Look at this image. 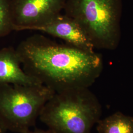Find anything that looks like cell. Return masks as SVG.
Returning <instances> with one entry per match:
<instances>
[{"instance_id": "6da1fadb", "label": "cell", "mask_w": 133, "mask_h": 133, "mask_svg": "<svg viewBox=\"0 0 133 133\" xmlns=\"http://www.w3.org/2000/svg\"><path fill=\"white\" fill-rule=\"evenodd\" d=\"M16 50L25 72L55 92L88 88L103 68L102 56L95 51L60 44L42 35L25 39Z\"/></svg>"}, {"instance_id": "7a4b0ae2", "label": "cell", "mask_w": 133, "mask_h": 133, "mask_svg": "<svg viewBox=\"0 0 133 133\" xmlns=\"http://www.w3.org/2000/svg\"><path fill=\"white\" fill-rule=\"evenodd\" d=\"M64 10L80 26L95 48L114 50L118 47L122 0H66Z\"/></svg>"}, {"instance_id": "3957f363", "label": "cell", "mask_w": 133, "mask_h": 133, "mask_svg": "<svg viewBox=\"0 0 133 133\" xmlns=\"http://www.w3.org/2000/svg\"><path fill=\"white\" fill-rule=\"evenodd\" d=\"M98 109L88 88L55 92L44 105L39 118L56 133H90Z\"/></svg>"}, {"instance_id": "277c9868", "label": "cell", "mask_w": 133, "mask_h": 133, "mask_svg": "<svg viewBox=\"0 0 133 133\" xmlns=\"http://www.w3.org/2000/svg\"><path fill=\"white\" fill-rule=\"evenodd\" d=\"M54 93L43 84H0V118L8 131L16 133L29 131Z\"/></svg>"}, {"instance_id": "5b68a950", "label": "cell", "mask_w": 133, "mask_h": 133, "mask_svg": "<svg viewBox=\"0 0 133 133\" xmlns=\"http://www.w3.org/2000/svg\"><path fill=\"white\" fill-rule=\"evenodd\" d=\"M66 0H11L14 31L30 30L64 10Z\"/></svg>"}, {"instance_id": "8992f818", "label": "cell", "mask_w": 133, "mask_h": 133, "mask_svg": "<svg viewBox=\"0 0 133 133\" xmlns=\"http://www.w3.org/2000/svg\"><path fill=\"white\" fill-rule=\"evenodd\" d=\"M35 30L64 41L67 44L82 50L94 52L90 39L76 21L65 14H58L44 24L34 27Z\"/></svg>"}, {"instance_id": "52a82bcc", "label": "cell", "mask_w": 133, "mask_h": 133, "mask_svg": "<svg viewBox=\"0 0 133 133\" xmlns=\"http://www.w3.org/2000/svg\"><path fill=\"white\" fill-rule=\"evenodd\" d=\"M21 65V61L16 49L12 47L0 49V84H42L38 79L26 73Z\"/></svg>"}, {"instance_id": "ba28073f", "label": "cell", "mask_w": 133, "mask_h": 133, "mask_svg": "<svg viewBox=\"0 0 133 133\" xmlns=\"http://www.w3.org/2000/svg\"><path fill=\"white\" fill-rule=\"evenodd\" d=\"M97 130L99 133H133V117L115 113L99 121Z\"/></svg>"}, {"instance_id": "9c48e42d", "label": "cell", "mask_w": 133, "mask_h": 133, "mask_svg": "<svg viewBox=\"0 0 133 133\" xmlns=\"http://www.w3.org/2000/svg\"><path fill=\"white\" fill-rule=\"evenodd\" d=\"M14 31L11 0H0V38Z\"/></svg>"}, {"instance_id": "30bf717a", "label": "cell", "mask_w": 133, "mask_h": 133, "mask_svg": "<svg viewBox=\"0 0 133 133\" xmlns=\"http://www.w3.org/2000/svg\"><path fill=\"white\" fill-rule=\"evenodd\" d=\"M25 133H56L54 131L50 129L48 130H43L41 129H36L33 131H31L30 130Z\"/></svg>"}, {"instance_id": "8fae6325", "label": "cell", "mask_w": 133, "mask_h": 133, "mask_svg": "<svg viewBox=\"0 0 133 133\" xmlns=\"http://www.w3.org/2000/svg\"><path fill=\"white\" fill-rule=\"evenodd\" d=\"M8 130L5 127V124L0 118V133H5Z\"/></svg>"}]
</instances>
